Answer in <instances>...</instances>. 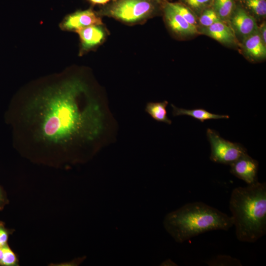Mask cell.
<instances>
[{"instance_id":"obj_6","label":"cell","mask_w":266,"mask_h":266,"mask_svg":"<svg viewBox=\"0 0 266 266\" xmlns=\"http://www.w3.org/2000/svg\"><path fill=\"white\" fill-rule=\"evenodd\" d=\"M228 24L239 44L246 37L258 30L257 20L237 2Z\"/></svg>"},{"instance_id":"obj_16","label":"cell","mask_w":266,"mask_h":266,"mask_svg":"<svg viewBox=\"0 0 266 266\" xmlns=\"http://www.w3.org/2000/svg\"><path fill=\"white\" fill-rule=\"evenodd\" d=\"M236 3V0H214L211 7L221 20L228 23Z\"/></svg>"},{"instance_id":"obj_1","label":"cell","mask_w":266,"mask_h":266,"mask_svg":"<svg viewBox=\"0 0 266 266\" xmlns=\"http://www.w3.org/2000/svg\"><path fill=\"white\" fill-rule=\"evenodd\" d=\"M26 113L37 137L49 144L93 141L104 131L103 110L78 78L43 91L29 102Z\"/></svg>"},{"instance_id":"obj_5","label":"cell","mask_w":266,"mask_h":266,"mask_svg":"<svg viewBox=\"0 0 266 266\" xmlns=\"http://www.w3.org/2000/svg\"><path fill=\"white\" fill-rule=\"evenodd\" d=\"M206 136L211 146L209 158L214 163L230 165L247 153L241 144L226 140L215 130L207 129Z\"/></svg>"},{"instance_id":"obj_4","label":"cell","mask_w":266,"mask_h":266,"mask_svg":"<svg viewBox=\"0 0 266 266\" xmlns=\"http://www.w3.org/2000/svg\"><path fill=\"white\" fill-rule=\"evenodd\" d=\"M158 3L151 0H116L104 8L102 14L125 23H134L153 15Z\"/></svg>"},{"instance_id":"obj_26","label":"cell","mask_w":266,"mask_h":266,"mask_svg":"<svg viewBox=\"0 0 266 266\" xmlns=\"http://www.w3.org/2000/svg\"><path fill=\"white\" fill-rule=\"evenodd\" d=\"M2 257H3L2 248L0 247V263L1 261V260H2Z\"/></svg>"},{"instance_id":"obj_22","label":"cell","mask_w":266,"mask_h":266,"mask_svg":"<svg viewBox=\"0 0 266 266\" xmlns=\"http://www.w3.org/2000/svg\"><path fill=\"white\" fill-rule=\"evenodd\" d=\"M10 233V231L5 227L4 223L0 221V247L7 244V240Z\"/></svg>"},{"instance_id":"obj_24","label":"cell","mask_w":266,"mask_h":266,"mask_svg":"<svg viewBox=\"0 0 266 266\" xmlns=\"http://www.w3.org/2000/svg\"><path fill=\"white\" fill-rule=\"evenodd\" d=\"M8 200L3 189L0 187V210H2L7 203Z\"/></svg>"},{"instance_id":"obj_12","label":"cell","mask_w":266,"mask_h":266,"mask_svg":"<svg viewBox=\"0 0 266 266\" xmlns=\"http://www.w3.org/2000/svg\"><path fill=\"white\" fill-rule=\"evenodd\" d=\"M81 42V50L87 51L100 44L105 37V32L101 25H94L75 31Z\"/></svg>"},{"instance_id":"obj_10","label":"cell","mask_w":266,"mask_h":266,"mask_svg":"<svg viewBox=\"0 0 266 266\" xmlns=\"http://www.w3.org/2000/svg\"><path fill=\"white\" fill-rule=\"evenodd\" d=\"M199 34L208 36L230 47H239L234 33L228 23L218 21L206 27H198Z\"/></svg>"},{"instance_id":"obj_14","label":"cell","mask_w":266,"mask_h":266,"mask_svg":"<svg viewBox=\"0 0 266 266\" xmlns=\"http://www.w3.org/2000/svg\"><path fill=\"white\" fill-rule=\"evenodd\" d=\"M236 1L257 22L266 19V0H236Z\"/></svg>"},{"instance_id":"obj_25","label":"cell","mask_w":266,"mask_h":266,"mask_svg":"<svg viewBox=\"0 0 266 266\" xmlns=\"http://www.w3.org/2000/svg\"><path fill=\"white\" fill-rule=\"evenodd\" d=\"M90 1L94 4H104L110 1H115L116 0H89Z\"/></svg>"},{"instance_id":"obj_23","label":"cell","mask_w":266,"mask_h":266,"mask_svg":"<svg viewBox=\"0 0 266 266\" xmlns=\"http://www.w3.org/2000/svg\"><path fill=\"white\" fill-rule=\"evenodd\" d=\"M258 32L265 44H266V22L263 21L261 23L258 25Z\"/></svg>"},{"instance_id":"obj_2","label":"cell","mask_w":266,"mask_h":266,"mask_svg":"<svg viewBox=\"0 0 266 266\" xmlns=\"http://www.w3.org/2000/svg\"><path fill=\"white\" fill-rule=\"evenodd\" d=\"M229 208L235 235L241 242L253 243L266 233V184L259 181L234 188Z\"/></svg>"},{"instance_id":"obj_11","label":"cell","mask_w":266,"mask_h":266,"mask_svg":"<svg viewBox=\"0 0 266 266\" xmlns=\"http://www.w3.org/2000/svg\"><path fill=\"white\" fill-rule=\"evenodd\" d=\"M241 53L248 60L261 62L266 58V44L262 39L258 30L244 39L239 44Z\"/></svg>"},{"instance_id":"obj_17","label":"cell","mask_w":266,"mask_h":266,"mask_svg":"<svg viewBox=\"0 0 266 266\" xmlns=\"http://www.w3.org/2000/svg\"><path fill=\"white\" fill-rule=\"evenodd\" d=\"M170 6L178 13L186 21L198 28V17L189 8L180 2H168Z\"/></svg>"},{"instance_id":"obj_9","label":"cell","mask_w":266,"mask_h":266,"mask_svg":"<svg viewBox=\"0 0 266 266\" xmlns=\"http://www.w3.org/2000/svg\"><path fill=\"white\" fill-rule=\"evenodd\" d=\"M100 17L91 9L77 11L66 16L61 24L62 29L76 31L94 25H101Z\"/></svg>"},{"instance_id":"obj_3","label":"cell","mask_w":266,"mask_h":266,"mask_svg":"<svg viewBox=\"0 0 266 266\" xmlns=\"http://www.w3.org/2000/svg\"><path fill=\"white\" fill-rule=\"evenodd\" d=\"M165 230L178 243L214 230L228 231L233 226L232 216L203 202L186 203L166 215Z\"/></svg>"},{"instance_id":"obj_7","label":"cell","mask_w":266,"mask_h":266,"mask_svg":"<svg viewBox=\"0 0 266 266\" xmlns=\"http://www.w3.org/2000/svg\"><path fill=\"white\" fill-rule=\"evenodd\" d=\"M163 9L167 26L177 37L186 38L199 34L197 28L186 21L170 6L168 1L164 2Z\"/></svg>"},{"instance_id":"obj_19","label":"cell","mask_w":266,"mask_h":266,"mask_svg":"<svg viewBox=\"0 0 266 266\" xmlns=\"http://www.w3.org/2000/svg\"><path fill=\"white\" fill-rule=\"evenodd\" d=\"M220 21L219 17L211 6L204 10L198 16V27H208Z\"/></svg>"},{"instance_id":"obj_18","label":"cell","mask_w":266,"mask_h":266,"mask_svg":"<svg viewBox=\"0 0 266 266\" xmlns=\"http://www.w3.org/2000/svg\"><path fill=\"white\" fill-rule=\"evenodd\" d=\"M209 266H241L238 259L229 255H217L205 262Z\"/></svg>"},{"instance_id":"obj_13","label":"cell","mask_w":266,"mask_h":266,"mask_svg":"<svg viewBox=\"0 0 266 266\" xmlns=\"http://www.w3.org/2000/svg\"><path fill=\"white\" fill-rule=\"evenodd\" d=\"M172 108V115L174 116L187 115L191 116L201 122L209 119H229V116L219 115L208 112L203 108L187 109L179 108L173 104H171Z\"/></svg>"},{"instance_id":"obj_21","label":"cell","mask_w":266,"mask_h":266,"mask_svg":"<svg viewBox=\"0 0 266 266\" xmlns=\"http://www.w3.org/2000/svg\"><path fill=\"white\" fill-rule=\"evenodd\" d=\"M3 250V257L0 263V266H16L19 265V261L16 254L6 244L2 247Z\"/></svg>"},{"instance_id":"obj_8","label":"cell","mask_w":266,"mask_h":266,"mask_svg":"<svg viewBox=\"0 0 266 266\" xmlns=\"http://www.w3.org/2000/svg\"><path fill=\"white\" fill-rule=\"evenodd\" d=\"M230 172L248 185L258 182V162L246 153L230 165Z\"/></svg>"},{"instance_id":"obj_15","label":"cell","mask_w":266,"mask_h":266,"mask_svg":"<svg viewBox=\"0 0 266 266\" xmlns=\"http://www.w3.org/2000/svg\"><path fill=\"white\" fill-rule=\"evenodd\" d=\"M168 102L166 100L159 102H148L146 111L156 121L167 124H171V120L167 116L166 107Z\"/></svg>"},{"instance_id":"obj_27","label":"cell","mask_w":266,"mask_h":266,"mask_svg":"<svg viewBox=\"0 0 266 266\" xmlns=\"http://www.w3.org/2000/svg\"><path fill=\"white\" fill-rule=\"evenodd\" d=\"M151 0L154 1L158 3L161 2H165L166 1V0Z\"/></svg>"},{"instance_id":"obj_20","label":"cell","mask_w":266,"mask_h":266,"mask_svg":"<svg viewBox=\"0 0 266 266\" xmlns=\"http://www.w3.org/2000/svg\"><path fill=\"white\" fill-rule=\"evenodd\" d=\"M214 0H180L198 17L205 9L211 7Z\"/></svg>"}]
</instances>
